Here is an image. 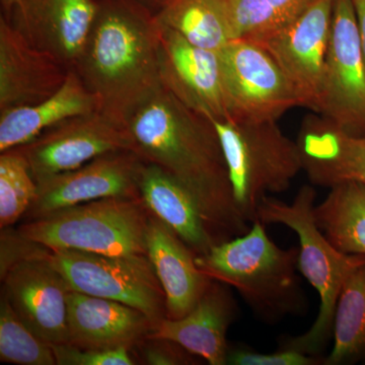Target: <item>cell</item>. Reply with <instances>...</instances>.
Returning <instances> with one entry per match:
<instances>
[{
    "mask_svg": "<svg viewBox=\"0 0 365 365\" xmlns=\"http://www.w3.org/2000/svg\"><path fill=\"white\" fill-rule=\"evenodd\" d=\"M134 151L176 179L193 198L215 244L246 234L220 136L208 117L163 86L127 122Z\"/></svg>",
    "mask_w": 365,
    "mask_h": 365,
    "instance_id": "6da1fadb",
    "label": "cell"
},
{
    "mask_svg": "<svg viewBox=\"0 0 365 365\" xmlns=\"http://www.w3.org/2000/svg\"><path fill=\"white\" fill-rule=\"evenodd\" d=\"M72 69L97 98L98 111L127 126L133 113L163 88L157 16L126 0L98 4Z\"/></svg>",
    "mask_w": 365,
    "mask_h": 365,
    "instance_id": "7a4b0ae2",
    "label": "cell"
},
{
    "mask_svg": "<svg viewBox=\"0 0 365 365\" xmlns=\"http://www.w3.org/2000/svg\"><path fill=\"white\" fill-rule=\"evenodd\" d=\"M299 259V248L281 249L271 241L265 225L256 220L246 234L196 257V264L211 279L235 288L256 318L274 325L307 314Z\"/></svg>",
    "mask_w": 365,
    "mask_h": 365,
    "instance_id": "3957f363",
    "label": "cell"
},
{
    "mask_svg": "<svg viewBox=\"0 0 365 365\" xmlns=\"http://www.w3.org/2000/svg\"><path fill=\"white\" fill-rule=\"evenodd\" d=\"M316 199L312 185L302 186L292 204L266 197L257 210L256 220L264 225H285L297 235L299 271L319 297V314L313 326L302 335L280 337L278 347L325 356L324 353L333 341L334 319L343 282L364 255L343 254L334 248L317 225Z\"/></svg>",
    "mask_w": 365,
    "mask_h": 365,
    "instance_id": "277c9868",
    "label": "cell"
},
{
    "mask_svg": "<svg viewBox=\"0 0 365 365\" xmlns=\"http://www.w3.org/2000/svg\"><path fill=\"white\" fill-rule=\"evenodd\" d=\"M151 215L143 197H106L25 222L16 232L50 250L148 256Z\"/></svg>",
    "mask_w": 365,
    "mask_h": 365,
    "instance_id": "5b68a950",
    "label": "cell"
},
{
    "mask_svg": "<svg viewBox=\"0 0 365 365\" xmlns=\"http://www.w3.org/2000/svg\"><path fill=\"white\" fill-rule=\"evenodd\" d=\"M211 121L220 136L235 204L242 217L254 222L263 199L287 191L302 170L299 144L275 121Z\"/></svg>",
    "mask_w": 365,
    "mask_h": 365,
    "instance_id": "8992f818",
    "label": "cell"
},
{
    "mask_svg": "<svg viewBox=\"0 0 365 365\" xmlns=\"http://www.w3.org/2000/svg\"><path fill=\"white\" fill-rule=\"evenodd\" d=\"M45 257L69 289L135 307L151 319L155 329L168 318L165 290L148 256L48 249Z\"/></svg>",
    "mask_w": 365,
    "mask_h": 365,
    "instance_id": "52a82bcc",
    "label": "cell"
},
{
    "mask_svg": "<svg viewBox=\"0 0 365 365\" xmlns=\"http://www.w3.org/2000/svg\"><path fill=\"white\" fill-rule=\"evenodd\" d=\"M230 120L277 122L299 98L275 60L260 45L230 41L218 52Z\"/></svg>",
    "mask_w": 365,
    "mask_h": 365,
    "instance_id": "ba28073f",
    "label": "cell"
},
{
    "mask_svg": "<svg viewBox=\"0 0 365 365\" xmlns=\"http://www.w3.org/2000/svg\"><path fill=\"white\" fill-rule=\"evenodd\" d=\"M334 0H314L278 30L250 40L272 56L299 98L300 107L319 114ZM248 40V39H247Z\"/></svg>",
    "mask_w": 365,
    "mask_h": 365,
    "instance_id": "9c48e42d",
    "label": "cell"
},
{
    "mask_svg": "<svg viewBox=\"0 0 365 365\" xmlns=\"http://www.w3.org/2000/svg\"><path fill=\"white\" fill-rule=\"evenodd\" d=\"M318 115L350 135L365 136V61L352 0H334Z\"/></svg>",
    "mask_w": 365,
    "mask_h": 365,
    "instance_id": "30bf717a",
    "label": "cell"
},
{
    "mask_svg": "<svg viewBox=\"0 0 365 365\" xmlns=\"http://www.w3.org/2000/svg\"><path fill=\"white\" fill-rule=\"evenodd\" d=\"M18 148L37 182L105 153L134 151V143L126 125L96 111L64 120Z\"/></svg>",
    "mask_w": 365,
    "mask_h": 365,
    "instance_id": "8fae6325",
    "label": "cell"
},
{
    "mask_svg": "<svg viewBox=\"0 0 365 365\" xmlns=\"http://www.w3.org/2000/svg\"><path fill=\"white\" fill-rule=\"evenodd\" d=\"M144 163L135 151H113L41 180L37 195L24 216L25 222L106 197H141L139 178Z\"/></svg>",
    "mask_w": 365,
    "mask_h": 365,
    "instance_id": "7c38bea8",
    "label": "cell"
},
{
    "mask_svg": "<svg viewBox=\"0 0 365 365\" xmlns=\"http://www.w3.org/2000/svg\"><path fill=\"white\" fill-rule=\"evenodd\" d=\"M47 248L16 261L1 275L2 292L19 318L50 345L69 344L66 280L46 259Z\"/></svg>",
    "mask_w": 365,
    "mask_h": 365,
    "instance_id": "4fadbf2b",
    "label": "cell"
},
{
    "mask_svg": "<svg viewBox=\"0 0 365 365\" xmlns=\"http://www.w3.org/2000/svg\"><path fill=\"white\" fill-rule=\"evenodd\" d=\"M160 71L163 86L192 110L230 120L218 52L197 47L160 24Z\"/></svg>",
    "mask_w": 365,
    "mask_h": 365,
    "instance_id": "5bb4252c",
    "label": "cell"
},
{
    "mask_svg": "<svg viewBox=\"0 0 365 365\" xmlns=\"http://www.w3.org/2000/svg\"><path fill=\"white\" fill-rule=\"evenodd\" d=\"M98 9L95 0H21L9 21L33 47L72 69Z\"/></svg>",
    "mask_w": 365,
    "mask_h": 365,
    "instance_id": "9a60e30c",
    "label": "cell"
},
{
    "mask_svg": "<svg viewBox=\"0 0 365 365\" xmlns=\"http://www.w3.org/2000/svg\"><path fill=\"white\" fill-rule=\"evenodd\" d=\"M71 68L36 49L6 18H0V112L35 105L66 83Z\"/></svg>",
    "mask_w": 365,
    "mask_h": 365,
    "instance_id": "2e32d148",
    "label": "cell"
},
{
    "mask_svg": "<svg viewBox=\"0 0 365 365\" xmlns=\"http://www.w3.org/2000/svg\"><path fill=\"white\" fill-rule=\"evenodd\" d=\"M69 344L83 349H133L155 330L135 307L71 290L67 295Z\"/></svg>",
    "mask_w": 365,
    "mask_h": 365,
    "instance_id": "e0dca14e",
    "label": "cell"
},
{
    "mask_svg": "<svg viewBox=\"0 0 365 365\" xmlns=\"http://www.w3.org/2000/svg\"><path fill=\"white\" fill-rule=\"evenodd\" d=\"M239 314L228 285L211 279L195 307L181 319H163L150 334L179 343L210 365H227V335Z\"/></svg>",
    "mask_w": 365,
    "mask_h": 365,
    "instance_id": "ac0fdd59",
    "label": "cell"
},
{
    "mask_svg": "<svg viewBox=\"0 0 365 365\" xmlns=\"http://www.w3.org/2000/svg\"><path fill=\"white\" fill-rule=\"evenodd\" d=\"M297 143L302 170L312 185L332 188L349 181L365 184V136L350 135L321 115H309Z\"/></svg>",
    "mask_w": 365,
    "mask_h": 365,
    "instance_id": "d6986e66",
    "label": "cell"
},
{
    "mask_svg": "<svg viewBox=\"0 0 365 365\" xmlns=\"http://www.w3.org/2000/svg\"><path fill=\"white\" fill-rule=\"evenodd\" d=\"M148 255L167 297L168 319L186 316L210 283L196 264V256L172 230L155 215L148 225Z\"/></svg>",
    "mask_w": 365,
    "mask_h": 365,
    "instance_id": "ffe728a7",
    "label": "cell"
},
{
    "mask_svg": "<svg viewBox=\"0 0 365 365\" xmlns=\"http://www.w3.org/2000/svg\"><path fill=\"white\" fill-rule=\"evenodd\" d=\"M96 111L97 98L71 69L66 83L51 97L0 112V153L28 143L64 120Z\"/></svg>",
    "mask_w": 365,
    "mask_h": 365,
    "instance_id": "44dd1931",
    "label": "cell"
},
{
    "mask_svg": "<svg viewBox=\"0 0 365 365\" xmlns=\"http://www.w3.org/2000/svg\"><path fill=\"white\" fill-rule=\"evenodd\" d=\"M139 190L150 212L172 228L196 257L215 246L202 216L187 190L155 163H144Z\"/></svg>",
    "mask_w": 365,
    "mask_h": 365,
    "instance_id": "7402d4cb",
    "label": "cell"
},
{
    "mask_svg": "<svg viewBox=\"0 0 365 365\" xmlns=\"http://www.w3.org/2000/svg\"><path fill=\"white\" fill-rule=\"evenodd\" d=\"M330 189L314 206L317 225L341 253L365 256V184L349 181Z\"/></svg>",
    "mask_w": 365,
    "mask_h": 365,
    "instance_id": "603a6c76",
    "label": "cell"
},
{
    "mask_svg": "<svg viewBox=\"0 0 365 365\" xmlns=\"http://www.w3.org/2000/svg\"><path fill=\"white\" fill-rule=\"evenodd\" d=\"M365 361V256L346 276L334 319L333 346L324 365Z\"/></svg>",
    "mask_w": 365,
    "mask_h": 365,
    "instance_id": "cb8c5ba5",
    "label": "cell"
},
{
    "mask_svg": "<svg viewBox=\"0 0 365 365\" xmlns=\"http://www.w3.org/2000/svg\"><path fill=\"white\" fill-rule=\"evenodd\" d=\"M158 23L191 44L220 52L232 40L222 0H165Z\"/></svg>",
    "mask_w": 365,
    "mask_h": 365,
    "instance_id": "d4e9b609",
    "label": "cell"
},
{
    "mask_svg": "<svg viewBox=\"0 0 365 365\" xmlns=\"http://www.w3.org/2000/svg\"><path fill=\"white\" fill-rule=\"evenodd\" d=\"M232 40H254L278 30L314 0H222Z\"/></svg>",
    "mask_w": 365,
    "mask_h": 365,
    "instance_id": "484cf974",
    "label": "cell"
},
{
    "mask_svg": "<svg viewBox=\"0 0 365 365\" xmlns=\"http://www.w3.org/2000/svg\"><path fill=\"white\" fill-rule=\"evenodd\" d=\"M37 182L29 163L18 148L0 155V227L16 225L37 195Z\"/></svg>",
    "mask_w": 365,
    "mask_h": 365,
    "instance_id": "4316f807",
    "label": "cell"
},
{
    "mask_svg": "<svg viewBox=\"0 0 365 365\" xmlns=\"http://www.w3.org/2000/svg\"><path fill=\"white\" fill-rule=\"evenodd\" d=\"M0 361L19 365H57L52 345L26 327L4 292L0 299Z\"/></svg>",
    "mask_w": 365,
    "mask_h": 365,
    "instance_id": "83f0119b",
    "label": "cell"
},
{
    "mask_svg": "<svg viewBox=\"0 0 365 365\" xmlns=\"http://www.w3.org/2000/svg\"><path fill=\"white\" fill-rule=\"evenodd\" d=\"M326 356V355H325ZM325 356H314L279 348L276 351L261 353L247 346H228L227 364L230 365H324Z\"/></svg>",
    "mask_w": 365,
    "mask_h": 365,
    "instance_id": "f1b7e54d",
    "label": "cell"
},
{
    "mask_svg": "<svg viewBox=\"0 0 365 365\" xmlns=\"http://www.w3.org/2000/svg\"><path fill=\"white\" fill-rule=\"evenodd\" d=\"M136 361L148 365L199 364V359L179 343L165 338L148 337L131 350ZM138 364V362H137Z\"/></svg>",
    "mask_w": 365,
    "mask_h": 365,
    "instance_id": "f546056e",
    "label": "cell"
},
{
    "mask_svg": "<svg viewBox=\"0 0 365 365\" xmlns=\"http://www.w3.org/2000/svg\"><path fill=\"white\" fill-rule=\"evenodd\" d=\"M57 365H135L128 348L83 349L71 344L52 345Z\"/></svg>",
    "mask_w": 365,
    "mask_h": 365,
    "instance_id": "4dcf8cb0",
    "label": "cell"
},
{
    "mask_svg": "<svg viewBox=\"0 0 365 365\" xmlns=\"http://www.w3.org/2000/svg\"><path fill=\"white\" fill-rule=\"evenodd\" d=\"M359 24L360 44L365 61V0H352Z\"/></svg>",
    "mask_w": 365,
    "mask_h": 365,
    "instance_id": "1f68e13d",
    "label": "cell"
},
{
    "mask_svg": "<svg viewBox=\"0 0 365 365\" xmlns=\"http://www.w3.org/2000/svg\"><path fill=\"white\" fill-rule=\"evenodd\" d=\"M21 0H1V6L2 9H4L6 14H9L11 16V14L13 13L16 6L20 4Z\"/></svg>",
    "mask_w": 365,
    "mask_h": 365,
    "instance_id": "d6a6232c",
    "label": "cell"
}]
</instances>
